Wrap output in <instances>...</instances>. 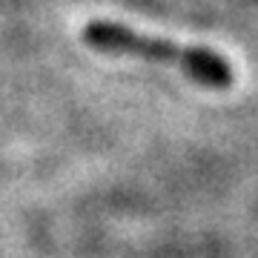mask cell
I'll list each match as a JSON object with an SVG mask.
<instances>
[{
    "label": "cell",
    "mask_w": 258,
    "mask_h": 258,
    "mask_svg": "<svg viewBox=\"0 0 258 258\" xmlns=\"http://www.w3.org/2000/svg\"><path fill=\"white\" fill-rule=\"evenodd\" d=\"M81 37L92 52L112 57H141L149 63H166L207 89H230L235 83V72L227 63V57H221L207 46H186V43H175V40L152 37L123 26V23H115V20H89L83 26Z\"/></svg>",
    "instance_id": "obj_1"
}]
</instances>
